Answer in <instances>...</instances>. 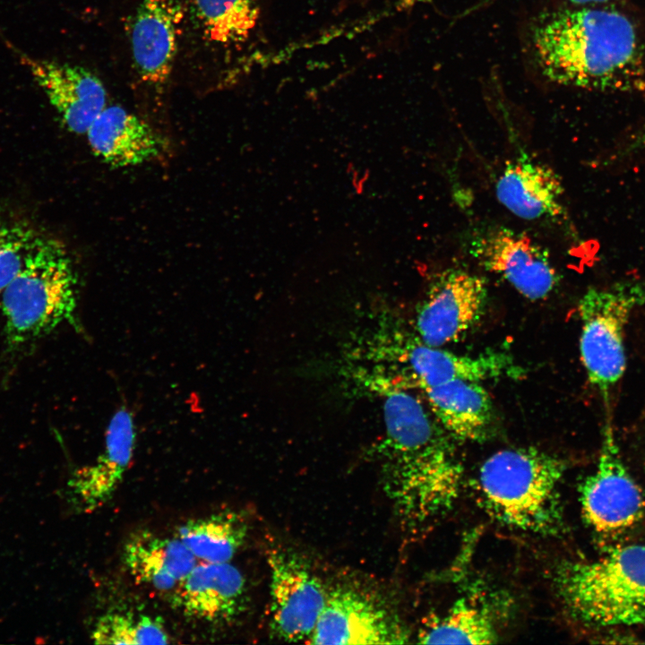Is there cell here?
Segmentation results:
<instances>
[{"label": "cell", "mask_w": 645, "mask_h": 645, "mask_svg": "<svg viewBox=\"0 0 645 645\" xmlns=\"http://www.w3.org/2000/svg\"><path fill=\"white\" fill-rule=\"evenodd\" d=\"M645 149V122L626 142L625 151L632 152Z\"/></svg>", "instance_id": "d4e9b609"}, {"label": "cell", "mask_w": 645, "mask_h": 645, "mask_svg": "<svg viewBox=\"0 0 645 645\" xmlns=\"http://www.w3.org/2000/svg\"><path fill=\"white\" fill-rule=\"evenodd\" d=\"M19 56L67 128L77 134L86 133L107 107L102 82L79 65L35 59L22 53Z\"/></svg>", "instance_id": "4fadbf2b"}, {"label": "cell", "mask_w": 645, "mask_h": 645, "mask_svg": "<svg viewBox=\"0 0 645 645\" xmlns=\"http://www.w3.org/2000/svg\"><path fill=\"white\" fill-rule=\"evenodd\" d=\"M182 12L175 0H142L132 27V54L141 79L153 85L169 78Z\"/></svg>", "instance_id": "9a60e30c"}, {"label": "cell", "mask_w": 645, "mask_h": 645, "mask_svg": "<svg viewBox=\"0 0 645 645\" xmlns=\"http://www.w3.org/2000/svg\"><path fill=\"white\" fill-rule=\"evenodd\" d=\"M135 442L133 417L122 406L109 421L100 454L91 464L78 469L68 482L73 500L81 511L94 512L112 498L129 468Z\"/></svg>", "instance_id": "5bb4252c"}, {"label": "cell", "mask_w": 645, "mask_h": 645, "mask_svg": "<svg viewBox=\"0 0 645 645\" xmlns=\"http://www.w3.org/2000/svg\"><path fill=\"white\" fill-rule=\"evenodd\" d=\"M270 570V630L286 642L310 640L327 591L306 562L283 546L267 551Z\"/></svg>", "instance_id": "52a82bcc"}, {"label": "cell", "mask_w": 645, "mask_h": 645, "mask_svg": "<svg viewBox=\"0 0 645 645\" xmlns=\"http://www.w3.org/2000/svg\"><path fill=\"white\" fill-rule=\"evenodd\" d=\"M421 391L432 415L453 439L480 442L488 436L494 408L479 382L452 379Z\"/></svg>", "instance_id": "ac0fdd59"}, {"label": "cell", "mask_w": 645, "mask_h": 645, "mask_svg": "<svg viewBox=\"0 0 645 645\" xmlns=\"http://www.w3.org/2000/svg\"><path fill=\"white\" fill-rule=\"evenodd\" d=\"M486 298L482 277L460 269L443 271L417 309V337L433 347L459 341L483 315Z\"/></svg>", "instance_id": "30bf717a"}, {"label": "cell", "mask_w": 645, "mask_h": 645, "mask_svg": "<svg viewBox=\"0 0 645 645\" xmlns=\"http://www.w3.org/2000/svg\"><path fill=\"white\" fill-rule=\"evenodd\" d=\"M91 639L95 644H167L169 636L157 616L130 612H110L96 622Z\"/></svg>", "instance_id": "603a6c76"}, {"label": "cell", "mask_w": 645, "mask_h": 645, "mask_svg": "<svg viewBox=\"0 0 645 645\" xmlns=\"http://www.w3.org/2000/svg\"><path fill=\"white\" fill-rule=\"evenodd\" d=\"M247 525L234 512H221L190 520L177 529L176 537L197 560L228 563L243 546Z\"/></svg>", "instance_id": "ffe728a7"}, {"label": "cell", "mask_w": 645, "mask_h": 645, "mask_svg": "<svg viewBox=\"0 0 645 645\" xmlns=\"http://www.w3.org/2000/svg\"><path fill=\"white\" fill-rule=\"evenodd\" d=\"M643 305L645 287L632 280L589 288L579 302L580 360L606 404L625 371V327L632 312Z\"/></svg>", "instance_id": "5b68a950"}, {"label": "cell", "mask_w": 645, "mask_h": 645, "mask_svg": "<svg viewBox=\"0 0 645 645\" xmlns=\"http://www.w3.org/2000/svg\"><path fill=\"white\" fill-rule=\"evenodd\" d=\"M96 156L115 168L141 165L165 150L164 139L152 127L119 106L106 107L86 132Z\"/></svg>", "instance_id": "2e32d148"}, {"label": "cell", "mask_w": 645, "mask_h": 645, "mask_svg": "<svg viewBox=\"0 0 645 645\" xmlns=\"http://www.w3.org/2000/svg\"><path fill=\"white\" fill-rule=\"evenodd\" d=\"M469 253L485 270L529 300L546 298L558 284L548 253L523 232L505 227L488 228L470 241Z\"/></svg>", "instance_id": "8fae6325"}, {"label": "cell", "mask_w": 645, "mask_h": 645, "mask_svg": "<svg viewBox=\"0 0 645 645\" xmlns=\"http://www.w3.org/2000/svg\"><path fill=\"white\" fill-rule=\"evenodd\" d=\"M408 632L387 605L364 590L340 587L327 593L313 644H403Z\"/></svg>", "instance_id": "9c48e42d"}, {"label": "cell", "mask_w": 645, "mask_h": 645, "mask_svg": "<svg viewBox=\"0 0 645 645\" xmlns=\"http://www.w3.org/2000/svg\"><path fill=\"white\" fill-rule=\"evenodd\" d=\"M8 347L34 341L77 319V277L58 240L39 235L19 274L1 294Z\"/></svg>", "instance_id": "3957f363"}, {"label": "cell", "mask_w": 645, "mask_h": 645, "mask_svg": "<svg viewBox=\"0 0 645 645\" xmlns=\"http://www.w3.org/2000/svg\"><path fill=\"white\" fill-rule=\"evenodd\" d=\"M499 202L526 220L554 219L563 213V187L548 166L522 153L506 163L495 185Z\"/></svg>", "instance_id": "e0dca14e"}, {"label": "cell", "mask_w": 645, "mask_h": 645, "mask_svg": "<svg viewBox=\"0 0 645 645\" xmlns=\"http://www.w3.org/2000/svg\"><path fill=\"white\" fill-rule=\"evenodd\" d=\"M534 56L557 84L603 91L645 90V55L632 21L606 8L582 6L541 17Z\"/></svg>", "instance_id": "6da1fadb"}, {"label": "cell", "mask_w": 645, "mask_h": 645, "mask_svg": "<svg viewBox=\"0 0 645 645\" xmlns=\"http://www.w3.org/2000/svg\"><path fill=\"white\" fill-rule=\"evenodd\" d=\"M169 593L174 608L211 624L234 621L247 603L246 580L230 562L197 563Z\"/></svg>", "instance_id": "7c38bea8"}, {"label": "cell", "mask_w": 645, "mask_h": 645, "mask_svg": "<svg viewBox=\"0 0 645 645\" xmlns=\"http://www.w3.org/2000/svg\"><path fill=\"white\" fill-rule=\"evenodd\" d=\"M496 641L497 632L488 611L466 598L429 622L418 634V642L423 644H491Z\"/></svg>", "instance_id": "44dd1931"}, {"label": "cell", "mask_w": 645, "mask_h": 645, "mask_svg": "<svg viewBox=\"0 0 645 645\" xmlns=\"http://www.w3.org/2000/svg\"><path fill=\"white\" fill-rule=\"evenodd\" d=\"M580 505L585 521L601 535L624 533L643 517V494L622 460L609 421L597 466L580 486Z\"/></svg>", "instance_id": "ba28073f"}, {"label": "cell", "mask_w": 645, "mask_h": 645, "mask_svg": "<svg viewBox=\"0 0 645 645\" xmlns=\"http://www.w3.org/2000/svg\"><path fill=\"white\" fill-rule=\"evenodd\" d=\"M194 4L204 33L226 45L245 41L261 13V0H194Z\"/></svg>", "instance_id": "7402d4cb"}, {"label": "cell", "mask_w": 645, "mask_h": 645, "mask_svg": "<svg viewBox=\"0 0 645 645\" xmlns=\"http://www.w3.org/2000/svg\"><path fill=\"white\" fill-rule=\"evenodd\" d=\"M564 463L532 447L499 451L478 472L481 497L492 514L512 528L554 534L562 525L559 486Z\"/></svg>", "instance_id": "7a4b0ae2"}, {"label": "cell", "mask_w": 645, "mask_h": 645, "mask_svg": "<svg viewBox=\"0 0 645 645\" xmlns=\"http://www.w3.org/2000/svg\"><path fill=\"white\" fill-rule=\"evenodd\" d=\"M555 582L566 607L582 622L597 626L645 623V544L567 563L557 570Z\"/></svg>", "instance_id": "277c9868"}, {"label": "cell", "mask_w": 645, "mask_h": 645, "mask_svg": "<svg viewBox=\"0 0 645 645\" xmlns=\"http://www.w3.org/2000/svg\"><path fill=\"white\" fill-rule=\"evenodd\" d=\"M375 340L376 357L382 366L378 375L392 384L419 390L452 379L480 382L521 372L506 353L487 351L477 356L459 355L433 347L418 337L391 328Z\"/></svg>", "instance_id": "8992f818"}, {"label": "cell", "mask_w": 645, "mask_h": 645, "mask_svg": "<svg viewBox=\"0 0 645 645\" xmlns=\"http://www.w3.org/2000/svg\"><path fill=\"white\" fill-rule=\"evenodd\" d=\"M568 1H570L572 4H574L577 5L591 6V5L610 3V2L617 1V0H568Z\"/></svg>", "instance_id": "484cf974"}, {"label": "cell", "mask_w": 645, "mask_h": 645, "mask_svg": "<svg viewBox=\"0 0 645 645\" xmlns=\"http://www.w3.org/2000/svg\"><path fill=\"white\" fill-rule=\"evenodd\" d=\"M123 559L135 581L167 592L174 589L198 563L177 537L159 536L148 530L128 538Z\"/></svg>", "instance_id": "d6986e66"}, {"label": "cell", "mask_w": 645, "mask_h": 645, "mask_svg": "<svg viewBox=\"0 0 645 645\" xmlns=\"http://www.w3.org/2000/svg\"><path fill=\"white\" fill-rule=\"evenodd\" d=\"M39 236L27 225L0 218V296L19 274Z\"/></svg>", "instance_id": "cb8c5ba5"}]
</instances>
